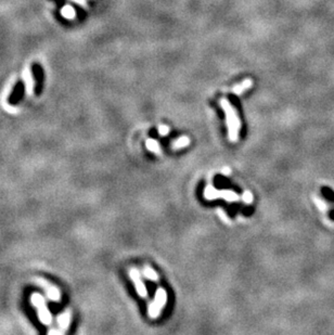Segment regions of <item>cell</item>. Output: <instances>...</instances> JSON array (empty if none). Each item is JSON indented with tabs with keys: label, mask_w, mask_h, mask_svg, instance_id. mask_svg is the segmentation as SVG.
I'll return each mask as SVG.
<instances>
[{
	"label": "cell",
	"mask_w": 334,
	"mask_h": 335,
	"mask_svg": "<svg viewBox=\"0 0 334 335\" xmlns=\"http://www.w3.org/2000/svg\"><path fill=\"white\" fill-rule=\"evenodd\" d=\"M220 106L223 107L226 115V124L228 128V139L231 142L239 141L240 130H241V122L238 116V113L227 99H220Z\"/></svg>",
	"instance_id": "1"
},
{
	"label": "cell",
	"mask_w": 334,
	"mask_h": 335,
	"mask_svg": "<svg viewBox=\"0 0 334 335\" xmlns=\"http://www.w3.org/2000/svg\"><path fill=\"white\" fill-rule=\"evenodd\" d=\"M204 198L209 201L223 199L227 202H238L241 196L231 190H216L213 186H208L204 190Z\"/></svg>",
	"instance_id": "2"
},
{
	"label": "cell",
	"mask_w": 334,
	"mask_h": 335,
	"mask_svg": "<svg viewBox=\"0 0 334 335\" xmlns=\"http://www.w3.org/2000/svg\"><path fill=\"white\" fill-rule=\"evenodd\" d=\"M166 302H167V293H166L165 289L159 288L155 292L154 300L149 305V307H148L149 317L151 319L158 318L161 314L162 310H163L164 306L166 305Z\"/></svg>",
	"instance_id": "3"
},
{
	"label": "cell",
	"mask_w": 334,
	"mask_h": 335,
	"mask_svg": "<svg viewBox=\"0 0 334 335\" xmlns=\"http://www.w3.org/2000/svg\"><path fill=\"white\" fill-rule=\"evenodd\" d=\"M31 299L34 306L37 308L39 320H41L43 324H50L52 321V317L46 306V303L43 297L39 294H33Z\"/></svg>",
	"instance_id": "4"
},
{
	"label": "cell",
	"mask_w": 334,
	"mask_h": 335,
	"mask_svg": "<svg viewBox=\"0 0 334 335\" xmlns=\"http://www.w3.org/2000/svg\"><path fill=\"white\" fill-rule=\"evenodd\" d=\"M129 277L132 281V283H134L137 293L139 294V296H141V297L148 296V290H146V284L144 283V281H142L140 272H138V270H137L136 268L130 269Z\"/></svg>",
	"instance_id": "5"
},
{
	"label": "cell",
	"mask_w": 334,
	"mask_h": 335,
	"mask_svg": "<svg viewBox=\"0 0 334 335\" xmlns=\"http://www.w3.org/2000/svg\"><path fill=\"white\" fill-rule=\"evenodd\" d=\"M32 72H33L34 80H35V90H36V93H39V91L42 90V83H43V71H42L41 64L33 63Z\"/></svg>",
	"instance_id": "6"
},
{
	"label": "cell",
	"mask_w": 334,
	"mask_h": 335,
	"mask_svg": "<svg viewBox=\"0 0 334 335\" xmlns=\"http://www.w3.org/2000/svg\"><path fill=\"white\" fill-rule=\"evenodd\" d=\"M190 145V139L187 136H183L178 138V139H176L173 141V144H171V149L173 150H179V149H183V147H188Z\"/></svg>",
	"instance_id": "7"
},
{
	"label": "cell",
	"mask_w": 334,
	"mask_h": 335,
	"mask_svg": "<svg viewBox=\"0 0 334 335\" xmlns=\"http://www.w3.org/2000/svg\"><path fill=\"white\" fill-rule=\"evenodd\" d=\"M250 86H252V81L245 80L241 84H238L237 86H234L232 88V92L234 93V95H238V96L242 95L245 90H248L249 88H250Z\"/></svg>",
	"instance_id": "8"
},
{
	"label": "cell",
	"mask_w": 334,
	"mask_h": 335,
	"mask_svg": "<svg viewBox=\"0 0 334 335\" xmlns=\"http://www.w3.org/2000/svg\"><path fill=\"white\" fill-rule=\"evenodd\" d=\"M146 149H148L149 151L151 152H153L154 154L156 155H161L162 154V149H161V147L159 145V142L154 140V139H148L146 141Z\"/></svg>",
	"instance_id": "9"
},
{
	"label": "cell",
	"mask_w": 334,
	"mask_h": 335,
	"mask_svg": "<svg viewBox=\"0 0 334 335\" xmlns=\"http://www.w3.org/2000/svg\"><path fill=\"white\" fill-rule=\"evenodd\" d=\"M70 314L66 313V314H61L60 317H59L58 319V321H59V324H60V328L63 330V331H66L67 328H68V324H70Z\"/></svg>",
	"instance_id": "10"
},
{
	"label": "cell",
	"mask_w": 334,
	"mask_h": 335,
	"mask_svg": "<svg viewBox=\"0 0 334 335\" xmlns=\"http://www.w3.org/2000/svg\"><path fill=\"white\" fill-rule=\"evenodd\" d=\"M144 275L151 281H158L159 280V274L156 273V272L154 269H152L149 266H146L145 269H144Z\"/></svg>",
	"instance_id": "11"
},
{
	"label": "cell",
	"mask_w": 334,
	"mask_h": 335,
	"mask_svg": "<svg viewBox=\"0 0 334 335\" xmlns=\"http://www.w3.org/2000/svg\"><path fill=\"white\" fill-rule=\"evenodd\" d=\"M23 92H24V85L23 83H18V85L14 88V93L11 96V102H17V100L19 99L20 97L23 96Z\"/></svg>",
	"instance_id": "12"
},
{
	"label": "cell",
	"mask_w": 334,
	"mask_h": 335,
	"mask_svg": "<svg viewBox=\"0 0 334 335\" xmlns=\"http://www.w3.org/2000/svg\"><path fill=\"white\" fill-rule=\"evenodd\" d=\"M46 290L48 291V296L50 297L52 300H58L60 299V293H59V291L56 289V288H53V287H46Z\"/></svg>",
	"instance_id": "13"
},
{
	"label": "cell",
	"mask_w": 334,
	"mask_h": 335,
	"mask_svg": "<svg viewBox=\"0 0 334 335\" xmlns=\"http://www.w3.org/2000/svg\"><path fill=\"white\" fill-rule=\"evenodd\" d=\"M241 198L245 204H250L253 202V194L250 193V191H244V193L242 194Z\"/></svg>",
	"instance_id": "14"
},
{
	"label": "cell",
	"mask_w": 334,
	"mask_h": 335,
	"mask_svg": "<svg viewBox=\"0 0 334 335\" xmlns=\"http://www.w3.org/2000/svg\"><path fill=\"white\" fill-rule=\"evenodd\" d=\"M217 213L219 215V217L222 218L226 224H231V220H230L228 217H227V215H226L225 211L223 209H217Z\"/></svg>",
	"instance_id": "15"
},
{
	"label": "cell",
	"mask_w": 334,
	"mask_h": 335,
	"mask_svg": "<svg viewBox=\"0 0 334 335\" xmlns=\"http://www.w3.org/2000/svg\"><path fill=\"white\" fill-rule=\"evenodd\" d=\"M169 132V127L166 125H161L159 126V134L161 136H166Z\"/></svg>",
	"instance_id": "16"
},
{
	"label": "cell",
	"mask_w": 334,
	"mask_h": 335,
	"mask_svg": "<svg viewBox=\"0 0 334 335\" xmlns=\"http://www.w3.org/2000/svg\"><path fill=\"white\" fill-rule=\"evenodd\" d=\"M222 174L225 176H229L230 174H231V169H230L229 167H224V168L222 169Z\"/></svg>",
	"instance_id": "17"
}]
</instances>
